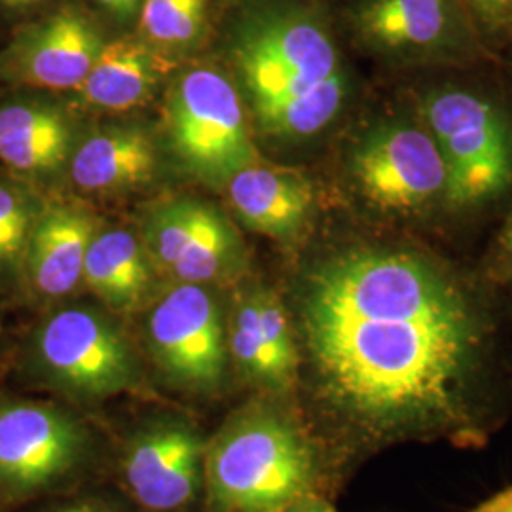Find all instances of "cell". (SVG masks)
Returning <instances> with one entry per match:
<instances>
[{
  "instance_id": "8992f818",
  "label": "cell",
  "mask_w": 512,
  "mask_h": 512,
  "mask_svg": "<svg viewBox=\"0 0 512 512\" xmlns=\"http://www.w3.org/2000/svg\"><path fill=\"white\" fill-rule=\"evenodd\" d=\"M93 456V435L71 408L31 397H0V509L54 494Z\"/></svg>"
},
{
  "instance_id": "5b68a950",
  "label": "cell",
  "mask_w": 512,
  "mask_h": 512,
  "mask_svg": "<svg viewBox=\"0 0 512 512\" xmlns=\"http://www.w3.org/2000/svg\"><path fill=\"white\" fill-rule=\"evenodd\" d=\"M418 116L448 169L446 207L467 209L503 198L512 186V122L482 93L442 86L423 93Z\"/></svg>"
},
{
  "instance_id": "ba28073f",
  "label": "cell",
  "mask_w": 512,
  "mask_h": 512,
  "mask_svg": "<svg viewBox=\"0 0 512 512\" xmlns=\"http://www.w3.org/2000/svg\"><path fill=\"white\" fill-rule=\"evenodd\" d=\"M351 177L374 209L393 217H420L448 198V169L420 116L387 118L357 141Z\"/></svg>"
},
{
  "instance_id": "ffe728a7",
  "label": "cell",
  "mask_w": 512,
  "mask_h": 512,
  "mask_svg": "<svg viewBox=\"0 0 512 512\" xmlns=\"http://www.w3.org/2000/svg\"><path fill=\"white\" fill-rule=\"evenodd\" d=\"M209 0H143L141 33L154 48H186L202 37Z\"/></svg>"
},
{
  "instance_id": "30bf717a",
  "label": "cell",
  "mask_w": 512,
  "mask_h": 512,
  "mask_svg": "<svg viewBox=\"0 0 512 512\" xmlns=\"http://www.w3.org/2000/svg\"><path fill=\"white\" fill-rule=\"evenodd\" d=\"M353 25L366 48L404 67L467 65L482 54L461 0H363Z\"/></svg>"
},
{
  "instance_id": "d6986e66",
  "label": "cell",
  "mask_w": 512,
  "mask_h": 512,
  "mask_svg": "<svg viewBox=\"0 0 512 512\" xmlns=\"http://www.w3.org/2000/svg\"><path fill=\"white\" fill-rule=\"evenodd\" d=\"M156 150L143 129L112 128L92 135L73 156L71 175L88 192L122 190L154 175Z\"/></svg>"
},
{
  "instance_id": "44dd1931",
  "label": "cell",
  "mask_w": 512,
  "mask_h": 512,
  "mask_svg": "<svg viewBox=\"0 0 512 512\" xmlns=\"http://www.w3.org/2000/svg\"><path fill=\"white\" fill-rule=\"evenodd\" d=\"M226 332L228 353L238 368L239 376L266 395L268 368L262 330L258 323L255 289H247L239 294L230 323L226 325Z\"/></svg>"
},
{
  "instance_id": "3957f363",
  "label": "cell",
  "mask_w": 512,
  "mask_h": 512,
  "mask_svg": "<svg viewBox=\"0 0 512 512\" xmlns=\"http://www.w3.org/2000/svg\"><path fill=\"white\" fill-rule=\"evenodd\" d=\"M321 484V450L285 399L245 404L207 440V512H279Z\"/></svg>"
},
{
  "instance_id": "4fadbf2b",
  "label": "cell",
  "mask_w": 512,
  "mask_h": 512,
  "mask_svg": "<svg viewBox=\"0 0 512 512\" xmlns=\"http://www.w3.org/2000/svg\"><path fill=\"white\" fill-rule=\"evenodd\" d=\"M105 40L92 19L74 6L27 25L0 55V71L46 90H78Z\"/></svg>"
},
{
  "instance_id": "83f0119b",
  "label": "cell",
  "mask_w": 512,
  "mask_h": 512,
  "mask_svg": "<svg viewBox=\"0 0 512 512\" xmlns=\"http://www.w3.org/2000/svg\"><path fill=\"white\" fill-rule=\"evenodd\" d=\"M499 251H501V256H503L509 264H512V215L509 217V220H507L503 232H501Z\"/></svg>"
},
{
  "instance_id": "ac0fdd59",
  "label": "cell",
  "mask_w": 512,
  "mask_h": 512,
  "mask_svg": "<svg viewBox=\"0 0 512 512\" xmlns=\"http://www.w3.org/2000/svg\"><path fill=\"white\" fill-rule=\"evenodd\" d=\"M84 285L116 313L139 310L152 289V262L128 230L95 234L86 260Z\"/></svg>"
},
{
  "instance_id": "8fae6325",
  "label": "cell",
  "mask_w": 512,
  "mask_h": 512,
  "mask_svg": "<svg viewBox=\"0 0 512 512\" xmlns=\"http://www.w3.org/2000/svg\"><path fill=\"white\" fill-rule=\"evenodd\" d=\"M207 439L179 414H158L137 425L120 454V475L131 501L145 512L190 511L203 494Z\"/></svg>"
},
{
  "instance_id": "52a82bcc",
  "label": "cell",
  "mask_w": 512,
  "mask_h": 512,
  "mask_svg": "<svg viewBox=\"0 0 512 512\" xmlns=\"http://www.w3.org/2000/svg\"><path fill=\"white\" fill-rule=\"evenodd\" d=\"M171 148L192 173L209 183H228L249 165L260 164L238 90L211 67L186 71L165 101Z\"/></svg>"
},
{
  "instance_id": "6da1fadb",
  "label": "cell",
  "mask_w": 512,
  "mask_h": 512,
  "mask_svg": "<svg viewBox=\"0 0 512 512\" xmlns=\"http://www.w3.org/2000/svg\"><path fill=\"white\" fill-rule=\"evenodd\" d=\"M296 325L317 404L355 442L486 444L492 315L437 256L359 245L321 258L298 283Z\"/></svg>"
},
{
  "instance_id": "9c48e42d",
  "label": "cell",
  "mask_w": 512,
  "mask_h": 512,
  "mask_svg": "<svg viewBox=\"0 0 512 512\" xmlns=\"http://www.w3.org/2000/svg\"><path fill=\"white\" fill-rule=\"evenodd\" d=\"M147 344L167 384L192 395L219 393L228 374V332L219 298L196 283H177L150 308Z\"/></svg>"
},
{
  "instance_id": "7a4b0ae2",
  "label": "cell",
  "mask_w": 512,
  "mask_h": 512,
  "mask_svg": "<svg viewBox=\"0 0 512 512\" xmlns=\"http://www.w3.org/2000/svg\"><path fill=\"white\" fill-rule=\"evenodd\" d=\"M232 21L228 54L262 135L302 143L346 107L349 74L334 35L296 0H247Z\"/></svg>"
},
{
  "instance_id": "2e32d148",
  "label": "cell",
  "mask_w": 512,
  "mask_h": 512,
  "mask_svg": "<svg viewBox=\"0 0 512 512\" xmlns=\"http://www.w3.org/2000/svg\"><path fill=\"white\" fill-rule=\"evenodd\" d=\"M167 71L169 63L145 38H120L105 42L78 90L93 107L135 109L147 103Z\"/></svg>"
},
{
  "instance_id": "cb8c5ba5",
  "label": "cell",
  "mask_w": 512,
  "mask_h": 512,
  "mask_svg": "<svg viewBox=\"0 0 512 512\" xmlns=\"http://www.w3.org/2000/svg\"><path fill=\"white\" fill-rule=\"evenodd\" d=\"M40 512H128V509L109 494L82 492L55 499Z\"/></svg>"
},
{
  "instance_id": "4316f807",
  "label": "cell",
  "mask_w": 512,
  "mask_h": 512,
  "mask_svg": "<svg viewBox=\"0 0 512 512\" xmlns=\"http://www.w3.org/2000/svg\"><path fill=\"white\" fill-rule=\"evenodd\" d=\"M471 512H512V486L482 501Z\"/></svg>"
},
{
  "instance_id": "d4e9b609",
  "label": "cell",
  "mask_w": 512,
  "mask_h": 512,
  "mask_svg": "<svg viewBox=\"0 0 512 512\" xmlns=\"http://www.w3.org/2000/svg\"><path fill=\"white\" fill-rule=\"evenodd\" d=\"M279 512H336L321 494L306 495Z\"/></svg>"
},
{
  "instance_id": "f1b7e54d",
  "label": "cell",
  "mask_w": 512,
  "mask_h": 512,
  "mask_svg": "<svg viewBox=\"0 0 512 512\" xmlns=\"http://www.w3.org/2000/svg\"><path fill=\"white\" fill-rule=\"evenodd\" d=\"M40 2H42V0H0L2 6L12 8V10H27V8L37 6Z\"/></svg>"
},
{
  "instance_id": "5bb4252c",
  "label": "cell",
  "mask_w": 512,
  "mask_h": 512,
  "mask_svg": "<svg viewBox=\"0 0 512 512\" xmlns=\"http://www.w3.org/2000/svg\"><path fill=\"white\" fill-rule=\"evenodd\" d=\"M226 184L239 219L255 232L289 241L298 238L310 222L315 194L296 171L249 165Z\"/></svg>"
},
{
  "instance_id": "e0dca14e",
  "label": "cell",
  "mask_w": 512,
  "mask_h": 512,
  "mask_svg": "<svg viewBox=\"0 0 512 512\" xmlns=\"http://www.w3.org/2000/svg\"><path fill=\"white\" fill-rule=\"evenodd\" d=\"M73 143V126L61 110L40 103L0 107V162L21 173L57 171Z\"/></svg>"
},
{
  "instance_id": "7402d4cb",
  "label": "cell",
  "mask_w": 512,
  "mask_h": 512,
  "mask_svg": "<svg viewBox=\"0 0 512 512\" xmlns=\"http://www.w3.org/2000/svg\"><path fill=\"white\" fill-rule=\"evenodd\" d=\"M31 228L29 202L16 188L0 184V266H12L25 258Z\"/></svg>"
},
{
  "instance_id": "7c38bea8",
  "label": "cell",
  "mask_w": 512,
  "mask_h": 512,
  "mask_svg": "<svg viewBox=\"0 0 512 512\" xmlns=\"http://www.w3.org/2000/svg\"><path fill=\"white\" fill-rule=\"evenodd\" d=\"M145 251L154 268L179 283L209 285L238 274L243 247L230 222L200 200H173L145 222Z\"/></svg>"
},
{
  "instance_id": "277c9868",
  "label": "cell",
  "mask_w": 512,
  "mask_h": 512,
  "mask_svg": "<svg viewBox=\"0 0 512 512\" xmlns=\"http://www.w3.org/2000/svg\"><path fill=\"white\" fill-rule=\"evenodd\" d=\"M29 376L76 403H103L143 389L128 338L101 311L69 306L48 315L31 336Z\"/></svg>"
},
{
  "instance_id": "f546056e",
  "label": "cell",
  "mask_w": 512,
  "mask_h": 512,
  "mask_svg": "<svg viewBox=\"0 0 512 512\" xmlns=\"http://www.w3.org/2000/svg\"><path fill=\"white\" fill-rule=\"evenodd\" d=\"M236 2H245V0H236Z\"/></svg>"
},
{
  "instance_id": "9a60e30c",
  "label": "cell",
  "mask_w": 512,
  "mask_h": 512,
  "mask_svg": "<svg viewBox=\"0 0 512 512\" xmlns=\"http://www.w3.org/2000/svg\"><path fill=\"white\" fill-rule=\"evenodd\" d=\"M97 224L90 215L57 207L33 222L25 266L33 289L44 298H63L82 283L84 260Z\"/></svg>"
},
{
  "instance_id": "484cf974",
  "label": "cell",
  "mask_w": 512,
  "mask_h": 512,
  "mask_svg": "<svg viewBox=\"0 0 512 512\" xmlns=\"http://www.w3.org/2000/svg\"><path fill=\"white\" fill-rule=\"evenodd\" d=\"M107 12L116 18H129L141 10L143 0H97Z\"/></svg>"
},
{
  "instance_id": "603a6c76",
  "label": "cell",
  "mask_w": 512,
  "mask_h": 512,
  "mask_svg": "<svg viewBox=\"0 0 512 512\" xmlns=\"http://www.w3.org/2000/svg\"><path fill=\"white\" fill-rule=\"evenodd\" d=\"M478 31H501L512 25V0H461Z\"/></svg>"
}]
</instances>
